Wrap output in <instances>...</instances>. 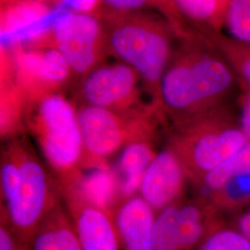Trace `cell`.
<instances>
[{
    "mask_svg": "<svg viewBox=\"0 0 250 250\" xmlns=\"http://www.w3.org/2000/svg\"><path fill=\"white\" fill-rule=\"evenodd\" d=\"M0 177L1 219L29 248L38 227L62 203L57 180L25 133L4 140Z\"/></svg>",
    "mask_w": 250,
    "mask_h": 250,
    "instance_id": "cell-1",
    "label": "cell"
},
{
    "mask_svg": "<svg viewBox=\"0 0 250 250\" xmlns=\"http://www.w3.org/2000/svg\"><path fill=\"white\" fill-rule=\"evenodd\" d=\"M233 84L232 70L220 57L189 46L172 55L152 102L175 125L222 107Z\"/></svg>",
    "mask_w": 250,
    "mask_h": 250,
    "instance_id": "cell-2",
    "label": "cell"
},
{
    "mask_svg": "<svg viewBox=\"0 0 250 250\" xmlns=\"http://www.w3.org/2000/svg\"><path fill=\"white\" fill-rule=\"evenodd\" d=\"M98 16L106 33L108 53L137 72L153 101L173 55L171 43L175 30L165 19L145 10L103 9Z\"/></svg>",
    "mask_w": 250,
    "mask_h": 250,
    "instance_id": "cell-3",
    "label": "cell"
},
{
    "mask_svg": "<svg viewBox=\"0 0 250 250\" xmlns=\"http://www.w3.org/2000/svg\"><path fill=\"white\" fill-rule=\"evenodd\" d=\"M24 132L35 139L55 178L81 173L82 168L107 170L88 154L82 136L77 108L60 92L29 104Z\"/></svg>",
    "mask_w": 250,
    "mask_h": 250,
    "instance_id": "cell-4",
    "label": "cell"
},
{
    "mask_svg": "<svg viewBox=\"0 0 250 250\" xmlns=\"http://www.w3.org/2000/svg\"><path fill=\"white\" fill-rule=\"evenodd\" d=\"M248 142L240 125L223 107L171 125L167 133V145L194 186Z\"/></svg>",
    "mask_w": 250,
    "mask_h": 250,
    "instance_id": "cell-5",
    "label": "cell"
},
{
    "mask_svg": "<svg viewBox=\"0 0 250 250\" xmlns=\"http://www.w3.org/2000/svg\"><path fill=\"white\" fill-rule=\"evenodd\" d=\"M76 108L84 146L90 156L105 167L107 158L128 145L154 142L165 121L153 102L125 111L92 106Z\"/></svg>",
    "mask_w": 250,
    "mask_h": 250,
    "instance_id": "cell-6",
    "label": "cell"
},
{
    "mask_svg": "<svg viewBox=\"0 0 250 250\" xmlns=\"http://www.w3.org/2000/svg\"><path fill=\"white\" fill-rule=\"evenodd\" d=\"M51 45L62 54L73 76L80 80L105 63L109 55L99 16L66 9L63 4L52 24Z\"/></svg>",
    "mask_w": 250,
    "mask_h": 250,
    "instance_id": "cell-7",
    "label": "cell"
},
{
    "mask_svg": "<svg viewBox=\"0 0 250 250\" xmlns=\"http://www.w3.org/2000/svg\"><path fill=\"white\" fill-rule=\"evenodd\" d=\"M56 180L83 250H121L111 210L92 196L83 174Z\"/></svg>",
    "mask_w": 250,
    "mask_h": 250,
    "instance_id": "cell-8",
    "label": "cell"
},
{
    "mask_svg": "<svg viewBox=\"0 0 250 250\" xmlns=\"http://www.w3.org/2000/svg\"><path fill=\"white\" fill-rule=\"evenodd\" d=\"M137 72L121 62L103 63L80 81L79 106L125 111L146 105L141 99Z\"/></svg>",
    "mask_w": 250,
    "mask_h": 250,
    "instance_id": "cell-9",
    "label": "cell"
},
{
    "mask_svg": "<svg viewBox=\"0 0 250 250\" xmlns=\"http://www.w3.org/2000/svg\"><path fill=\"white\" fill-rule=\"evenodd\" d=\"M1 46L45 48L51 46V28L62 7L41 0H1Z\"/></svg>",
    "mask_w": 250,
    "mask_h": 250,
    "instance_id": "cell-10",
    "label": "cell"
},
{
    "mask_svg": "<svg viewBox=\"0 0 250 250\" xmlns=\"http://www.w3.org/2000/svg\"><path fill=\"white\" fill-rule=\"evenodd\" d=\"M188 173L168 145L157 152L144 173L138 195L158 213L185 198Z\"/></svg>",
    "mask_w": 250,
    "mask_h": 250,
    "instance_id": "cell-11",
    "label": "cell"
},
{
    "mask_svg": "<svg viewBox=\"0 0 250 250\" xmlns=\"http://www.w3.org/2000/svg\"><path fill=\"white\" fill-rule=\"evenodd\" d=\"M111 210L121 250H153L156 212L139 195L120 199Z\"/></svg>",
    "mask_w": 250,
    "mask_h": 250,
    "instance_id": "cell-12",
    "label": "cell"
},
{
    "mask_svg": "<svg viewBox=\"0 0 250 250\" xmlns=\"http://www.w3.org/2000/svg\"><path fill=\"white\" fill-rule=\"evenodd\" d=\"M29 250H83L63 202L38 227Z\"/></svg>",
    "mask_w": 250,
    "mask_h": 250,
    "instance_id": "cell-13",
    "label": "cell"
},
{
    "mask_svg": "<svg viewBox=\"0 0 250 250\" xmlns=\"http://www.w3.org/2000/svg\"><path fill=\"white\" fill-rule=\"evenodd\" d=\"M156 154L153 142H136L125 146L119 160L117 174L121 199L138 195L144 173Z\"/></svg>",
    "mask_w": 250,
    "mask_h": 250,
    "instance_id": "cell-14",
    "label": "cell"
},
{
    "mask_svg": "<svg viewBox=\"0 0 250 250\" xmlns=\"http://www.w3.org/2000/svg\"><path fill=\"white\" fill-rule=\"evenodd\" d=\"M241 173H250V141L197 183L195 188L199 190L198 197L208 199L229 179Z\"/></svg>",
    "mask_w": 250,
    "mask_h": 250,
    "instance_id": "cell-15",
    "label": "cell"
},
{
    "mask_svg": "<svg viewBox=\"0 0 250 250\" xmlns=\"http://www.w3.org/2000/svg\"><path fill=\"white\" fill-rule=\"evenodd\" d=\"M222 213H239L250 208V173L229 179L225 185L208 198Z\"/></svg>",
    "mask_w": 250,
    "mask_h": 250,
    "instance_id": "cell-16",
    "label": "cell"
},
{
    "mask_svg": "<svg viewBox=\"0 0 250 250\" xmlns=\"http://www.w3.org/2000/svg\"><path fill=\"white\" fill-rule=\"evenodd\" d=\"M103 9L114 11H143L147 8L157 9L167 20L176 34L188 35L184 16L174 0H102Z\"/></svg>",
    "mask_w": 250,
    "mask_h": 250,
    "instance_id": "cell-17",
    "label": "cell"
},
{
    "mask_svg": "<svg viewBox=\"0 0 250 250\" xmlns=\"http://www.w3.org/2000/svg\"><path fill=\"white\" fill-rule=\"evenodd\" d=\"M183 16L200 25L218 29L223 24L226 9L221 0H174Z\"/></svg>",
    "mask_w": 250,
    "mask_h": 250,
    "instance_id": "cell-18",
    "label": "cell"
},
{
    "mask_svg": "<svg viewBox=\"0 0 250 250\" xmlns=\"http://www.w3.org/2000/svg\"><path fill=\"white\" fill-rule=\"evenodd\" d=\"M37 49L40 52L41 70L46 84L53 92H59L73 76L69 63L55 47Z\"/></svg>",
    "mask_w": 250,
    "mask_h": 250,
    "instance_id": "cell-19",
    "label": "cell"
},
{
    "mask_svg": "<svg viewBox=\"0 0 250 250\" xmlns=\"http://www.w3.org/2000/svg\"><path fill=\"white\" fill-rule=\"evenodd\" d=\"M224 21L239 43H250V0H228Z\"/></svg>",
    "mask_w": 250,
    "mask_h": 250,
    "instance_id": "cell-20",
    "label": "cell"
},
{
    "mask_svg": "<svg viewBox=\"0 0 250 250\" xmlns=\"http://www.w3.org/2000/svg\"><path fill=\"white\" fill-rule=\"evenodd\" d=\"M197 250H250V246L235 228L223 225L212 232Z\"/></svg>",
    "mask_w": 250,
    "mask_h": 250,
    "instance_id": "cell-21",
    "label": "cell"
},
{
    "mask_svg": "<svg viewBox=\"0 0 250 250\" xmlns=\"http://www.w3.org/2000/svg\"><path fill=\"white\" fill-rule=\"evenodd\" d=\"M218 44L224 50L228 61L233 69L240 75L243 82L250 87V49L248 46L240 45L237 41L229 39H218Z\"/></svg>",
    "mask_w": 250,
    "mask_h": 250,
    "instance_id": "cell-22",
    "label": "cell"
},
{
    "mask_svg": "<svg viewBox=\"0 0 250 250\" xmlns=\"http://www.w3.org/2000/svg\"><path fill=\"white\" fill-rule=\"evenodd\" d=\"M0 250H29L27 246L19 240L3 219H1L0 224Z\"/></svg>",
    "mask_w": 250,
    "mask_h": 250,
    "instance_id": "cell-23",
    "label": "cell"
},
{
    "mask_svg": "<svg viewBox=\"0 0 250 250\" xmlns=\"http://www.w3.org/2000/svg\"><path fill=\"white\" fill-rule=\"evenodd\" d=\"M62 4L66 9L97 16L103 9L102 0H62Z\"/></svg>",
    "mask_w": 250,
    "mask_h": 250,
    "instance_id": "cell-24",
    "label": "cell"
},
{
    "mask_svg": "<svg viewBox=\"0 0 250 250\" xmlns=\"http://www.w3.org/2000/svg\"><path fill=\"white\" fill-rule=\"evenodd\" d=\"M232 227L241 233L250 246V208L243 210L235 216Z\"/></svg>",
    "mask_w": 250,
    "mask_h": 250,
    "instance_id": "cell-25",
    "label": "cell"
},
{
    "mask_svg": "<svg viewBox=\"0 0 250 250\" xmlns=\"http://www.w3.org/2000/svg\"><path fill=\"white\" fill-rule=\"evenodd\" d=\"M239 125L248 141H250V94L248 95L243 103Z\"/></svg>",
    "mask_w": 250,
    "mask_h": 250,
    "instance_id": "cell-26",
    "label": "cell"
},
{
    "mask_svg": "<svg viewBox=\"0 0 250 250\" xmlns=\"http://www.w3.org/2000/svg\"><path fill=\"white\" fill-rule=\"evenodd\" d=\"M41 1H45V2H48V3H51L53 1H56L58 4H62V0H41Z\"/></svg>",
    "mask_w": 250,
    "mask_h": 250,
    "instance_id": "cell-27",
    "label": "cell"
},
{
    "mask_svg": "<svg viewBox=\"0 0 250 250\" xmlns=\"http://www.w3.org/2000/svg\"><path fill=\"white\" fill-rule=\"evenodd\" d=\"M221 2H222V4L224 5V7H225V9H226V7H227V3H228V0H221Z\"/></svg>",
    "mask_w": 250,
    "mask_h": 250,
    "instance_id": "cell-28",
    "label": "cell"
}]
</instances>
